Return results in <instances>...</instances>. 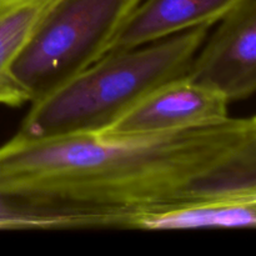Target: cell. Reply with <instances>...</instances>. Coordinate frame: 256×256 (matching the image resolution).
I'll list each match as a JSON object with an SVG mask.
<instances>
[{
	"label": "cell",
	"instance_id": "obj_1",
	"mask_svg": "<svg viewBox=\"0 0 256 256\" xmlns=\"http://www.w3.org/2000/svg\"><path fill=\"white\" fill-rule=\"evenodd\" d=\"M0 190L55 229H132L145 215L254 198L256 115L135 139L15 134L0 146Z\"/></svg>",
	"mask_w": 256,
	"mask_h": 256
},
{
	"label": "cell",
	"instance_id": "obj_2",
	"mask_svg": "<svg viewBox=\"0 0 256 256\" xmlns=\"http://www.w3.org/2000/svg\"><path fill=\"white\" fill-rule=\"evenodd\" d=\"M210 26L118 50L32 102L18 136L98 134L160 85L189 75Z\"/></svg>",
	"mask_w": 256,
	"mask_h": 256
},
{
	"label": "cell",
	"instance_id": "obj_3",
	"mask_svg": "<svg viewBox=\"0 0 256 256\" xmlns=\"http://www.w3.org/2000/svg\"><path fill=\"white\" fill-rule=\"evenodd\" d=\"M142 0H55L14 66L30 102L109 52Z\"/></svg>",
	"mask_w": 256,
	"mask_h": 256
},
{
	"label": "cell",
	"instance_id": "obj_4",
	"mask_svg": "<svg viewBox=\"0 0 256 256\" xmlns=\"http://www.w3.org/2000/svg\"><path fill=\"white\" fill-rule=\"evenodd\" d=\"M229 100L189 75L150 92L98 132L106 139H135L215 124L229 118Z\"/></svg>",
	"mask_w": 256,
	"mask_h": 256
},
{
	"label": "cell",
	"instance_id": "obj_5",
	"mask_svg": "<svg viewBox=\"0 0 256 256\" xmlns=\"http://www.w3.org/2000/svg\"><path fill=\"white\" fill-rule=\"evenodd\" d=\"M189 76L229 102L256 92V0L226 15L195 56Z\"/></svg>",
	"mask_w": 256,
	"mask_h": 256
},
{
	"label": "cell",
	"instance_id": "obj_6",
	"mask_svg": "<svg viewBox=\"0 0 256 256\" xmlns=\"http://www.w3.org/2000/svg\"><path fill=\"white\" fill-rule=\"evenodd\" d=\"M246 0H142L115 38L109 52L132 49L222 22Z\"/></svg>",
	"mask_w": 256,
	"mask_h": 256
},
{
	"label": "cell",
	"instance_id": "obj_7",
	"mask_svg": "<svg viewBox=\"0 0 256 256\" xmlns=\"http://www.w3.org/2000/svg\"><path fill=\"white\" fill-rule=\"evenodd\" d=\"M55 0H0V104L22 106L30 98L19 84L14 66Z\"/></svg>",
	"mask_w": 256,
	"mask_h": 256
},
{
	"label": "cell",
	"instance_id": "obj_8",
	"mask_svg": "<svg viewBox=\"0 0 256 256\" xmlns=\"http://www.w3.org/2000/svg\"><path fill=\"white\" fill-rule=\"evenodd\" d=\"M10 229H50V224L42 210L0 190V230Z\"/></svg>",
	"mask_w": 256,
	"mask_h": 256
}]
</instances>
